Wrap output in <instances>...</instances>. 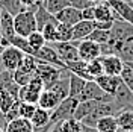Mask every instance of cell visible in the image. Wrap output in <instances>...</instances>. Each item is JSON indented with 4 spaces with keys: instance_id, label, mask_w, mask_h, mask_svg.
Instances as JSON below:
<instances>
[{
    "instance_id": "cell-1",
    "label": "cell",
    "mask_w": 133,
    "mask_h": 132,
    "mask_svg": "<svg viewBox=\"0 0 133 132\" xmlns=\"http://www.w3.org/2000/svg\"><path fill=\"white\" fill-rule=\"evenodd\" d=\"M35 9L27 8L24 11H21V12H18L17 15H14V27H15L17 35L27 38L33 31L38 29L36 18H35Z\"/></svg>"
},
{
    "instance_id": "cell-2",
    "label": "cell",
    "mask_w": 133,
    "mask_h": 132,
    "mask_svg": "<svg viewBox=\"0 0 133 132\" xmlns=\"http://www.w3.org/2000/svg\"><path fill=\"white\" fill-rule=\"evenodd\" d=\"M65 71H66V68H61V67H56V65H53V64L41 62V61H39V62L36 64L35 74L41 77L42 83H44V88H51V87L64 76Z\"/></svg>"
},
{
    "instance_id": "cell-3",
    "label": "cell",
    "mask_w": 133,
    "mask_h": 132,
    "mask_svg": "<svg viewBox=\"0 0 133 132\" xmlns=\"http://www.w3.org/2000/svg\"><path fill=\"white\" fill-rule=\"evenodd\" d=\"M121 108L115 103V100H103V102H98L95 108L92 109L88 116L82 120L83 124H88V126H94L95 128V123L98 122L101 117L104 116H115L116 112L119 111Z\"/></svg>"
},
{
    "instance_id": "cell-4",
    "label": "cell",
    "mask_w": 133,
    "mask_h": 132,
    "mask_svg": "<svg viewBox=\"0 0 133 132\" xmlns=\"http://www.w3.org/2000/svg\"><path fill=\"white\" fill-rule=\"evenodd\" d=\"M77 103H79V99L71 97V96L65 97L58 106L51 111V117H50V123L49 124L53 128V126H56V124L62 123V122L66 120V118L73 117L74 116V109H76V106H77Z\"/></svg>"
},
{
    "instance_id": "cell-5",
    "label": "cell",
    "mask_w": 133,
    "mask_h": 132,
    "mask_svg": "<svg viewBox=\"0 0 133 132\" xmlns=\"http://www.w3.org/2000/svg\"><path fill=\"white\" fill-rule=\"evenodd\" d=\"M42 90H44V83H42L39 76H33L23 87H20V93H18V100L21 102H29V103H36L38 105V99L41 96Z\"/></svg>"
},
{
    "instance_id": "cell-6",
    "label": "cell",
    "mask_w": 133,
    "mask_h": 132,
    "mask_svg": "<svg viewBox=\"0 0 133 132\" xmlns=\"http://www.w3.org/2000/svg\"><path fill=\"white\" fill-rule=\"evenodd\" d=\"M24 55L20 49H17L15 46L9 44L0 53V64L3 68H6L9 71H15L17 68H20V65L23 64Z\"/></svg>"
},
{
    "instance_id": "cell-7",
    "label": "cell",
    "mask_w": 133,
    "mask_h": 132,
    "mask_svg": "<svg viewBox=\"0 0 133 132\" xmlns=\"http://www.w3.org/2000/svg\"><path fill=\"white\" fill-rule=\"evenodd\" d=\"M77 52H79V58L82 61H85V62H89L92 59L101 56L100 44L95 41H91L88 38H85V40L77 43Z\"/></svg>"
},
{
    "instance_id": "cell-8",
    "label": "cell",
    "mask_w": 133,
    "mask_h": 132,
    "mask_svg": "<svg viewBox=\"0 0 133 132\" xmlns=\"http://www.w3.org/2000/svg\"><path fill=\"white\" fill-rule=\"evenodd\" d=\"M79 100H97V102H103V100H114V97L109 96L108 93H104L95 81H86L85 88H83Z\"/></svg>"
},
{
    "instance_id": "cell-9",
    "label": "cell",
    "mask_w": 133,
    "mask_h": 132,
    "mask_svg": "<svg viewBox=\"0 0 133 132\" xmlns=\"http://www.w3.org/2000/svg\"><path fill=\"white\" fill-rule=\"evenodd\" d=\"M108 3L115 12V20L119 18L133 25V6L130 0H108Z\"/></svg>"
},
{
    "instance_id": "cell-10",
    "label": "cell",
    "mask_w": 133,
    "mask_h": 132,
    "mask_svg": "<svg viewBox=\"0 0 133 132\" xmlns=\"http://www.w3.org/2000/svg\"><path fill=\"white\" fill-rule=\"evenodd\" d=\"M55 50L58 52L59 58L64 61V64L70 61H76L79 58V52H77V44L76 41H59L55 43Z\"/></svg>"
},
{
    "instance_id": "cell-11",
    "label": "cell",
    "mask_w": 133,
    "mask_h": 132,
    "mask_svg": "<svg viewBox=\"0 0 133 132\" xmlns=\"http://www.w3.org/2000/svg\"><path fill=\"white\" fill-rule=\"evenodd\" d=\"M101 62H103L104 74L109 76H119L124 68V61L118 55H104L101 56Z\"/></svg>"
},
{
    "instance_id": "cell-12",
    "label": "cell",
    "mask_w": 133,
    "mask_h": 132,
    "mask_svg": "<svg viewBox=\"0 0 133 132\" xmlns=\"http://www.w3.org/2000/svg\"><path fill=\"white\" fill-rule=\"evenodd\" d=\"M35 58L39 59L41 62H49V64H53L56 67H61V68H66L64 61L59 58L58 52L55 50V47H50V46H44L41 49L36 50L35 53Z\"/></svg>"
},
{
    "instance_id": "cell-13",
    "label": "cell",
    "mask_w": 133,
    "mask_h": 132,
    "mask_svg": "<svg viewBox=\"0 0 133 132\" xmlns=\"http://www.w3.org/2000/svg\"><path fill=\"white\" fill-rule=\"evenodd\" d=\"M0 32H2V37L9 41L11 44V40L15 37V27H14V15L8 12L6 9L2 11V17H0Z\"/></svg>"
},
{
    "instance_id": "cell-14",
    "label": "cell",
    "mask_w": 133,
    "mask_h": 132,
    "mask_svg": "<svg viewBox=\"0 0 133 132\" xmlns=\"http://www.w3.org/2000/svg\"><path fill=\"white\" fill-rule=\"evenodd\" d=\"M58 23H65V25L74 26L77 21L82 20V11L74 8V6H66V8L61 9L58 14H55Z\"/></svg>"
},
{
    "instance_id": "cell-15",
    "label": "cell",
    "mask_w": 133,
    "mask_h": 132,
    "mask_svg": "<svg viewBox=\"0 0 133 132\" xmlns=\"http://www.w3.org/2000/svg\"><path fill=\"white\" fill-rule=\"evenodd\" d=\"M95 82L100 85V88L108 93L109 96L114 97V94L116 93L118 87L121 85V76H109V74H101L98 77H95Z\"/></svg>"
},
{
    "instance_id": "cell-16",
    "label": "cell",
    "mask_w": 133,
    "mask_h": 132,
    "mask_svg": "<svg viewBox=\"0 0 133 132\" xmlns=\"http://www.w3.org/2000/svg\"><path fill=\"white\" fill-rule=\"evenodd\" d=\"M61 102H62V99L51 88H44L39 99H38V106L44 108V109H49V111H53Z\"/></svg>"
},
{
    "instance_id": "cell-17",
    "label": "cell",
    "mask_w": 133,
    "mask_h": 132,
    "mask_svg": "<svg viewBox=\"0 0 133 132\" xmlns=\"http://www.w3.org/2000/svg\"><path fill=\"white\" fill-rule=\"evenodd\" d=\"M95 29L94 21L89 20H80L73 26V41H82L85 38H88V35Z\"/></svg>"
},
{
    "instance_id": "cell-18",
    "label": "cell",
    "mask_w": 133,
    "mask_h": 132,
    "mask_svg": "<svg viewBox=\"0 0 133 132\" xmlns=\"http://www.w3.org/2000/svg\"><path fill=\"white\" fill-rule=\"evenodd\" d=\"M65 67H66V70H68L70 73L77 74V76H80V77L85 79V81H94L92 76L89 74V71H88V62H85V61H82V59L70 61V62L65 64Z\"/></svg>"
},
{
    "instance_id": "cell-19",
    "label": "cell",
    "mask_w": 133,
    "mask_h": 132,
    "mask_svg": "<svg viewBox=\"0 0 133 132\" xmlns=\"http://www.w3.org/2000/svg\"><path fill=\"white\" fill-rule=\"evenodd\" d=\"M118 126L124 131H132L133 129V105L130 106L121 108L118 112L115 114Z\"/></svg>"
},
{
    "instance_id": "cell-20",
    "label": "cell",
    "mask_w": 133,
    "mask_h": 132,
    "mask_svg": "<svg viewBox=\"0 0 133 132\" xmlns=\"http://www.w3.org/2000/svg\"><path fill=\"white\" fill-rule=\"evenodd\" d=\"M114 20H115V12L110 8L108 0L95 3V20L94 21H114Z\"/></svg>"
},
{
    "instance_id": "cell-21",
    "label": "cell",
    "mask_w": 133,
    "mask_h": 132,
    "mask_svg": "<svg viewBox=\"0 0 133 132\" xmlns=\"http://www.w3.org/2000/svg\"><path fill=\"white\" fill-rule=\"evenodd\" d=\"M3 132H33V124L30 120L23 118V117H18L15 120L6 123Z\"/></svg>"
},
{
    "instance_id": "cell-22",
    "label": "cell",
    "mask_w": 133,
    "mask_h": 132,
    "mask_svg": "<svg viewBox=\"0 0 133 132\" xmlns=\"http://www.w3.org/2000/svg\"><path fill=\"white\" fill-rule=\"evenodd\" d=\"M114 100L119 108L130 106L133 102V93L124 85V82H121V85L118 87L116 93L114 94Z\"/></svg>"
},
{
    "instance_id": "cell-23",
    "label": "cell",
    "mask_w": 133,
    "mask_h": 132,
    "mask_svg": "<svg viewBox=\"0 0 133 132\" xmlns=\"http://www.w3.org/2000/svg\"><path fill=\"white\" fill-rule=\"evenodd\" d=\"M35 18H36V26H38V31H41L42 27L49 23H58L56 17L53 14H50L47 9L41 5V2L38 3V6L35 9Z\"/></svg>"
},
{
    "instance_id": "cell-24",
    "label": "cell",
    "mask_w": 133,
    "mask_h": 132,
    "mask_svg": "<svg viewBox=\"0 0 133 132\" xmlns=\"http://www.w3.org/2000/svg\"><path fill=\"white\" fill-rule=\"evenodd\" d=\"M97 103H98L97 100H79V103H77V106H76V109H74V116L73 117H74L76 120L82 122L83 118L95 108Z\"/></svg>"
},
{
    "instance_id": "cell-25",
    "label": "cell",
    "mask_w": 133,
    "mask_h": 132,
    "mask_svg": "<svg viewBox=\"0 0 133 132\" xmlns=\"http://www.w3.org/2000/svg\"><path fill=\"white\" fill-rule=\"evenodd\" d=\"M119 126L115 116H104L95 123V129L98 132H116Z\"/></svg>"
},
{
    "instance_id": "cell-26",
    "label": "cell",
    "mask_w": 133,
    "mask_h": 132,
    "mask_svg": "<svg viewBox=\"0 0 133 132\" xmlns=\"http://www.w3.org/2000/svg\"><path fill=\"white\" fill-rule=\"evenodd\" d=\"M68 81H70V93H68V96L79 99V97H80V94H82V91H83V88H85V83H86V81H85V79H82L80 76L73 74V73H70Z\"/></svg>"
},
{
    "instance_id": "cell-27",
    "label": "cell",
    "mask_w": 133,
    "mask_h": 132,
    "mask_svg": "<svg viewBox=\"0 0 133 132\" xmlns=\"http://www.w3.org/2000/svg\"><path fill=\"white\" fill-rule=\"evenodd\" d=\"M50 117H51V111L38 106L35 114L30 118V122H32L33 128H42V126H47L50 123Z\"/></svg>"
},
{
    "instance_id": "cell-28",
    "label": "cell",
    "mask_w": 133,
    "mask_h": 132,
    "mask_svg": "<svg viewBox=\"0 0 133 132\" xmlns=\"http://www.w3.org/2000/svg\"><path fill=\"white\" fill-rule=\"evenodd\" d=\"M116 55L124 61V64L133 62V37H130L129 40H125L119 44Z\"/></svg>"
},
{
    "instance_id": "cell-29",
    "label": "cell",
    "mask_w": 133,
    "mask_h": 132,
    "mask_svg": "<svg viewBox=\"0 0 133 132\" xmlns=\"http://www.w3.org/2000/svg\"><path fill=\"white\" fill-rule=\"evenodd\" d=\"M17 97L14 94H11L6 90H0V114H6L11 108L15 105Z\"/></svg>"
},
{
    "instance_id": "cell-30",
    "label": "cell",
    "mask_w": 133,
    "mask_h": 132,
    "mask_svg": "<svg viewBox=\"0 0 133 132\" xmlns=\"http://www.w3.org/2000/svg\"><path fill=\"white\" fill-rule=\"evenodd\" d=\"M11 44L15 46L17 49H20L23 53H26V55H32V56H35V53H36V50L30 46V43L27 41V38H24V37L15 35V37L11 40Z\"/></svg>"
},
{
    "instance_id": "cell-31",
    "label": "cell",
    "mask_w": 133,
    "mask_h": 132,
    "mask_svg": "<svg viewBox=\"0 0 133 132\" xmlns=\"http://www.w3.org/2000/svg\"><path fill=\"white\" fill-rule=\"evenodd\" d=\"M41 2V5L44 8L49 11L50 14H58L61 9L66 8V6H70V2L68 0H39Z\"/></svg>"
},
{
    "instance_id": "cell-32",
    "label": "cell",
    "mask_w": 133,
    "mask_h": 132,
    "mask_svg": "<svg viewBox=\"0 0 133 132\" xmlns=\"http://www.w3.org/2000/svg\"><path fill=\"white\" fill-rule=\"evenodd\" d=\"M59 131L61 132H80L82 131V122L76 120L74 117H70L59 123Z\"/></svg>"
},
{
    "instance_id": "cell-33",
    "label": "cell",
    "mask_w": 133,
    "mask_h": 132,
    "mask_svg": "<svg viewBox=\"0 0 133 132\" xmlns=\"http://www.w3.org/2000/svg\"><path fill=\"white\" fill-rule=\"evenodd\" d=\"M45 41L49 43H58V23H49L41 29Z\"/></svg>"
},
{
    "instance_id": "cell-34",
    "label": "cell",
    "mask_w": 133,
    "mask_h": 132,
    "mask_svg": "<svg viewBox=\"0 0 133 132\" xmlns=\"http://www.w3.org/2000/svg\"><path fill=\"white\" fill-rule=\"evenodd\" d=\"M59 41H73V26L58 23V43Z\"/></svg>"
},
{
    "instance_id": "cell-35",
    "label": "cell",
    "mask_w": 133,
    "mask_h": 132,
    "mask_svg": "<svg viewBox=\"0 0 133 132\" xmlns=\"http://www.w3.org/2000/svg\"><path fill=\"white\" fill-rule=\"evenodd\" d=\"M88 71L92 76V79L95 81V77H98L101 74H104V70H103V62H101V56L100 58H95L88 62Z\"/></svg>"
},
{
    "instance_id": "cell-36",
    "label": "cell",
    "mask_w": 133,
    "mask_h": 132,
    "mask_svg": "<svg viewBox=\"0 0 133 132\" xmlns=\"http://www.w3.org/2000/svg\"><path fill=\"white\" fill-rule=\"evenodd\" d=\"M27 41L30 43V46H32L35 50H38V49H41V47H44L45 46V38H44V35H42L41 31H33L29 37H27Z\"/></svg>"
},
{
    "instance_id": "cell-37",
    "label": "cell",
    "mask_w": 133,
    "mask_h": 132,
    "mask_svg": "<svg viewBox=\"0 0 133 132\" xmlns=\"http://www.w3.org/2000/svg\"><path fill=\"white\" fill-rule=\"evenodd\" d=\"M109 37H110L109 31H104V29H97V27H95V29L88 35V40L95 41V43H98V44H104V43L109 41Z\"/></svg>"
},
{
    "instance_id": "cell-38",
    "label": "cell",
    "mask_w": 133,
    "mask_h": 132,
    "mask_svg": "<svg viewBox=\"0 0 133 132\" xmlns=\"http://www.w3.org/2000/svg\"><path fill=\"white\" fill-rule=\"evenodd\" d=\"M2 8L6 9L8 12H11L12 15H17L18 12H21V11L27 9V8H24V6L20 3V0H3Z\"/></svg>"
},
{
    "instance_id": "cell-39",
    "label": "cell",
    "mask_w": 133,
    "mask_h": 132,
    "mask_svg": "<svg viewBox=\"0 0 133 132\" xmlns=\"http://www.w3.org/2000/svg\"><path fill=\"white\" fill-rule=\"evenodd\" d=\"M36 108H38L36 103H29V102H21L20 100V117L30 120L32 116L35 114V111H36Z\"/></svg>"
},
{
    "instance_id": "cell-40",
    "label": "cell",
    "mask_w": 133,
    "mask_h": 132,
    "mask_svg": "<svg viewBox=\"0 0 133 132\" xmlns=\"http://www.w3.org/2000/svg\"><path fill=\"white\" fill-rule=\"evenodd\" d=\"M119 76H121V81L124 82V85L133 93V68L124 64V68H123Z\"/></svg>"
},
{
    "instance_id": "cell-41",
    "label": "cell",
    "mask_w": 133,
    "mask_h": 132,
    "mask_svg": "<svg viewBox=\"0 0 133 132\" xmlns=\"http://www.w3.org/2000/svg\"><path fill=\"white\" fill-rule=\"evenodd\" d=\"M35 74H30V73H26L23 70H20V68H17L15 71H12V77H14V81H15L20 87H23L26 83H29V81L32 79Z\"/></svg>"
},
{
    "instance_id": "cell-42",
    "label": "cell",
    "mask_w": 133,
    "mask_h": 132,
    "mask_svg": "<svg viewBox=\"0 0 133 132\" xmlns=\"http://www.w3.org/2000/svg\"><path fill=\"white\" fill-rule=\"evenodd\" d=\"M82 20H89V21L95 20V5L82 9Z\"/></svg>"
},
{
    "instance_id": "cell-43",
    "label": "cell",
    "mask_w": 133,
    "mask_h": 132,
    "mask_svg": "<svg viewBox=\"0 0 133 132\" xmlns=\"http://www.w3.org/2000/svg\"><path fill=\"white\" fill-rule=\"evenodd\" d=\"M70 2V6H74V8L77 9H85V8H88V6H92L94 3H91L89 0H68Z\"/></svg>"
},
{
    "instance_id": "cell-44",
    "label": "cell",
    "mask_w": 133,
    "mask_h": 132,
    "mask_svg": "<svg viewBox=\"0 0 133 132\" xmlns=\"http://www.w3.org/2000/svg\"><path fill=\"white\" fill-rule=\"evenodd\" d=\"M94 25L97 29H104V31H110V27L114 25V21H94Z\"/></svg>"
},
{
    "instance_id": "cell-45",
    "label": "cell",
    "mask_w": 133,
    "mask_h": 132,
    "mask_svg": "<svg viewBox=\"0 0 133 132\" xmlns=\"http://www.w3.org/2000/svg\"><path fill=\"white\" fill-rule=\"evenodd\" d=\"M20 3H21L24 8H32V9H35L36 6H38L39 0H20Z\"/></svg>"
},
{
    "instance_id": "cell-46",
    "label": "cell",
    "mask_w": 133,
    "mask_h": 132,
    "mask_svg": "<svg viewBox=\"0 0 133 132\" xmlns=\"http://www.w3.org/2000/svg\"><path fill=\"white\" fill-rule=\"evenodd\" d=\"M80 132H98L94 126H88V124H83L82 123V131Z\"/></svg>"
},
{
    "instance_id": "cell-47",
    "label": "cell",
    "mask_w": 133,
    "mask_h": 132,
    "mask_svg": "<svg viewBox=\"0 0 133 132\" xmlns=\"http://www.w3.org/2000/svg\"><path fill=\"white\" fill-rule=\"evenodd\" d=\"M50 132H61L59 131V124H56V126H53V128H51V131Z\"/></svg>"
},
{
    "instance_id": "cell-48",
    "label": "cell",
    "mask_w": 133,
    "mask_h": 132,
    "mask_svg": "<svg viewBox=\"0 0 133 132\" xmlns=\"http://www.w3.org/2000/svg\"><path fill=\"white\" fill-rule=\"evenodd\" d=\"M89 2H91V3H94V5H95V3H98V2H106V0H89Z\"/></svg>"
},
{
    "instance_id": "cell-49",
    "label": "cell",
    "mask_w": 133,
    "mask_h": 132,
    "mask_svg": "<svg viewBox=\"0 0 133 132\" xmlns=\"http://www.w3.org/2000/svg\"><path fill=\"white\" fill-rule=\"evenodd\" d=\"M2 11H3V8H2V6H0V17H2Z\"/></svg>"
},
{
    "instance_id": "cell-50",
    "label": "cell",
    "mask_w": 133,
    "mask_h": 132,
    "mask_svg": "<svg viewBox=\"0 0 133 132\" xmlns=\"http://www.w3.org/2000/svg\"><path fill=\"white\" fill-rule=\"evenodd\" d=\"M2 3H3V0H0V6H2Z\"/></svg>"
},
{
    "instance_id": "cell-51",
    "label": "cell",
    "mask_w": 133,
    "mask_h": 132,
    "mask_svg": "<svg viewBox=\"0 0 133 132\" xmlns=\"http://www.w3.org/2000/svg\"><path fill=\"white\" fill-rule=\"evenodd\" d=\"M0 128H2V120H0Z\"/></svg>"
},
{
    "instance_id": "cell-52",
    "label": "cell",
    "mask_w": 133,
    "mask_h": 132,
    "mask_svg": "<svg viewBox=\"0 0 133 132\" xmlns=\"http://www.w3.org/2000/svg\"><path fill=\"white\" fill-rule=\"evenodd\" d=\"M0 132H3V129H2V128H0Z\"/></svg>"
},
{
    "instance_id": "cell-53",
    "label": "cell",
    "mask_w": 133,
    "mask_h": 132,
    "mask_svg": "<svg viewBox=\"0 0 133 132\" xmlns=\"http://www.w3.org/2000/svg\"><path fill=\"white\" fill-rule=\"evenodd\" d=\"M0 67H2V64H0Z\"/></svg>"
},
{
    "instance_id": "cell-54",
    "label": "cell",
    "mask_w": 133,
    "mask_h": 132,
    "mask_svg": "<svg viewBox=\"0 0 133 132\" xmlns=\"http://www.w3.org/2000/svg\"><path fill=\"white\" fill-rule=\"evenodd\" d=\"M130 2H133V0H130Z\"/></svg>"
},
{
    "instance_id": "cell-55",
    "label": "cell",
    "mask_w": 133,
    "mask_h": 132,
    "mask_svg": "<svg viewBox=\"0 0 133 132\" xmlns=\"http://www.w3.org/2000/svg\"><path fill=\"white\" fill-rule=\"evenodd\" d=\"M132 105H133V102H132Z\"/></svg>"
}]
</instances>
